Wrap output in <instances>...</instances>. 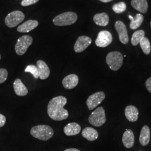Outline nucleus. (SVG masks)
Masks as SVG:
<instances>
[{"mask_svg":"<svg viewBox=\"0 0 151 151\" xmlns=\"http://www.w3.org/2000/svg\"><path fill=\"white\" fill-rule=\"evenodd\" d=\"M67 103V99L63 96L53 98L48 103L47 113L49 116L55 121H61L67 119L68 111L64 106Z\"/></svg>","mask_w":151,"mask_h":151,"instance_id":"f257e3e1","label":"nucleus"},{"mask_svg":"<svg viewBox=\"0 0 151 151\" xmlns=\"http://www.w3.org/2000/svg\"><path fill=\"white\" fill-rule=\"evenodd\" d=\"M30 134L35 138L46 141L53 137L54 130L48 125H39L32 127L30 130Z\"/></svg>","mask_w":151,"mask_h":151,"instance_id":"f03ea898","label":"nucleus"},{"mask_svg":"<svg viewBox=\"0 0 151 151\" xmlns=\"http://www.w3.org/2000/svg\"><path fill=\"white\" fill-rule=\"evenodd\" d=\"M78 18L77 15L73 12H65L55 16L53 22L56 26H68L75 23Z\"/></svg>","mask_w":151,"mask_h":151,"instance_id":"7ed1b4c3","label":"nucleus"},{"mask_svg":"<svg viewBox=\"0 0 151 151\" xmlns=\"http://www.w3.org/2000/svg\"><path fill=\"white\" fill-rule=\"evenodd\" d=\"M106 62L111 70L116 71L119 70L123 65V56L119 52H111L106 55Z\"/></svg>","mask_w":151,"mask_h":151,"instance_id":"20e7f679","label":"nucleus"},{"mask_svg":"<svg viewBox=\"0 0 151 151\" xmlns=\"http://www.w3.org/2000/svg\"><path fill=\"white\" fill-rule=\"evenodd\" d=\"M88 122L93 126L99 127L106 122L105 111L103 107H99L95 109L90 115Z\"/></svg>","mask_w":151,"mask_h":151,"instance_id":"39448f33","label":"nucleus"},{"mask_svg":"<svg viewBox=\"0 0 151 151\" xmlns=\"http://www.w3.org/2000/svg\"><path fill=\"white\" fill-rule=\"evenodd\" d=\"M33 39L30 35H23L18 39L15 46L16 54L22 55L27 51L28 48L32 44Z\"/></svg>","mask_w":151,"mask_h":151,"instance_id":"423d86ee","label":"nucleus"},{"mask_svg":"<svg viewBox=\"0 0 151 151\" xmlns=\"http://www.w3.org/2000/svg\"><path fill=\"white\" fill-rule=\"evenodd\" d=\"M25 15L20 11H12L9 13L5 19L6 25L7 27L12 28L15 27L24 21Z\"/></svg>","mask_w":151,"mask_h":151,"instance_id":"0eeeda50","label":"nucleus"},{"mask_svg":"<svg viewBox=\"0 0 151 151\" xmlns=\"http://www.w3.org/2000/svg\"><path fill=\"white\" fill-rule=\"evenodd\" d=\"M105 99V94L104 92L99 91L90 95L87 99L86 104L90 110L96 108Z\"/></svg>","mask_w":151,"mask_h":151,"instance_id":"6e6552de","label":"nucleus"},{"mask_svg":"<svg viewBox=\"0 0 151 151\" xmlns=\"http://www.w3.org/2000/svg\"><path fill=\"white\" fill-rule=\"evenodd\" d=\"M112 41L113 37L111 34L108 31L103 30L99 32L95 44L99 47L105 48L111 43Z\"/></svg>","mask_w":151,"mask_h":151,"instance_id":"1a4fd4ad","label":"nucleus"},{"mask_svg":"<svg viewBox=\"0 0 151 151\" xmlns=\"http://www.w3.org/2000/svg\"><path fill=\"white\" fill-rule=\"evenodd\" d=\"M91 38L87 36H81L78 37L74 45V50L76 53H81L91 44Z\"/></svg>","mask_w":151,"mask_h":151,"instance_id":"9d476101","label":"nucleus"},{"mask_svg":"<svg viewBox=\"0 0 151 151\" xmlns=\"http://www.w3.org/2000/svg\"><path fill=\"white\" fill-rule=\"evenodd\" d=\"M115 27L118 33L120 41L122 43L127 44L129 42L127 29L124 23L121 21H117L115 24Z\"/></svg>","mask_w":151,"mask_h":151,"instance_id":"9b49d317","label":"nucleus"},{"mask_svg":"<svg viewBox=\"0 0 151 151\" xmlns=\"http://www.w3.org/2000/svg\"><path fill=\"white\" fill-rule=\"evenodd\" d=\"M79 81L78 77L75 74H70L67 76L62 81L63 86L65 89L70 90L77 86Z\"/></svg>","mask_w":151,"mask_h":151,"instance_id":"f8f14e48","label":"nucleus"},{"mask_svg":"<svg viewBox=\"0 0 151 151\" xmlns=\"http://www.w3.org/2000/svg\"><path fill=\"white\" fill-rule=\"evenodd\" d=\"M39 22L37 20H29L19 25L17 28V31L20 32H29L37 27Z\"/></svg>","mask_w":151,"mask_h":151,"instance_id":"ddd939ff","label":"nucleus"},{"mask_svg":"<svg viewBox=\"0 0 151 151\" xmlns=\"http://www.w3.org/2000/svg\"><path fill=\"white\" fill-rule=\"evenodd\" d=\"M37 66L39 70V78L43 80L48 78L50 75V69L45 62L42 60H38Z\"/></svg>","mask_w":151,"mask_h":151,"instance_id":"4468645a","label":"nucleus"},{"mask_svg":"<svg viewBox=\"0 0 151 151\" xmlns=\"http://www.w3.org/2000/svg\"><path fill=\"white\" fill-rule=\"evenodd\" d=\"M139 111L134 106L129 105L125 109V115L126 118L129 122H134L138 119Z\"/></svg>","mask_w":151,"mask_h":151,"instance_id":"2eb2a0df","label":"nucleus"},{"mask_svg":"<svg viewBox=\"0 0 151 151\" xmlns=\"http://www.w3.org/2000/svg\"><path fill=\"white\" fill-rule=\"evenodd\" d=\"M13 86L14 91L17 96H24L27 95L28 90L20 79H16L14 82Z\"/></svg>","mask_w":151,"mask_h":151,"instance_id":"dca6fc26","label":"nucleus"},{"mask_svg":"<svg viewBox=\"0 0 151 151\" xmlns=\"http://www.w3.org/2000/svg\"><path fill=\"white\" fill-rule=\"evenodd\" d=\"M122 142L127 148L133 147L134 145V135L132 130L127 129L123 133Z\"/></svg>","mask_w":151,"mask_h":151,"instance_id":"f3484780","label":"nucleus"},{"mask_svg":"<svg viewBox=\"0 0 151 151\" xmlns=\"http://www.w3.org/2000/svg\"><path fill=\"white\" fill-rule=\"evenodd\" d=\"M81 130V126L79 124L73 122L65 126L64 128V133L67 136L76 135L80 133Z\"/></svg>","mask_w":151,"mask_h":151,"instance_id":"a211bd4d","label":"nucleus"},{"mask_svg":"<svg viewBox=\"0 0 151 151\" xmlns=\"http://www.w3.org/2000/svg\"><path fill=\"white\" fill-rule=\"evenodd\" d=\"M151 132L149 127L147 125H145L142 128L139 136V142L140 145L146 146L148 145L150 141Z\"/></svg>","mask_w":151,"mask_h":151,"instance_id":"6ab92c4d","label":"nucleus"},{"mask_svg":"<svg viewBox=\"0 0 151 151\" xmlns=\"http://www.w3.org/2000/svg\"><path fill=\"white\" fill-rule=\"evenodd\" d=\"M131 5L141 13L145 14L148 10V2L147 0H132Z\"/></svg>","mask_w":151,"mask_h":151,"instance_id":"aec40b11","label":"nucleus"},{"mask_svg":"<svg viewBox=\"0 0 151 151\" xmlns=\"http://www.w3.org/2000/svg\"><path fill=\"white\" fill-rule=\"evenodd\" d=\"M82 135L83 138L89 141H94L97 139L99 133L97 130L91 127H86L82 132Z\"/></svg>","mask_w":151,"mask_h":151,"instance_id":"412c9836","label":"nucleus"},{"mask_svg":"<svg viewBox=\"0 0 151 151\" xmlns=\"http://www.w3.org/2000/svg\"><path fill=\"white\" fill-rule=\"evenodd\" d=\"M93 21L99 26L106 27L109 24V17L105 12L96 14L93 16Z\"/></svg>","mask_w":151,"mask_h":151,"instance_id":"4be33fe9","label":"nucleus"},{"mask_svg":"<svg viewBox=\"0 0 151 151\" xmlns=\"http://www.w3.org/2000/svg\"><path fill=\"white\" fill-rule=\"evenodd\" d=\"M128 17L131 20L130 23V28L133 30H135L139 27L144 20V16L141 14H137L135 17L129 15Z\"/></svg>","mask_w":151,"mask_h":151,"instance_id":"5701e85b","label":"nucleus"},{"mask_svg":"<svg viewBox=\"0 0 151 151\" xmlns=\"http://www.w3.org/2000/svg\"><path fill=\"white\" fill-rule=\"evenodd\" d=\"M145 32L143 30H139L138 31H136L133 33L132 39H131V43L134 46L137 45L138 44H139L141 40L145 37Z\"/></svg>","mask_w":151,"mask_h":151,"instance_id":"b1692460","label":"nucleus"},{"mask_svg":"<svg viewBox=\"0 0 151 151\" xmlns=\"http://www.w3.org/2000/svg\"><path fill=\"white\" fill-rule=\"evenodd\" d=\"M140 47L142 49L143 53L146 55H148L151 52V45L150 40L148 38L144 37L139 43Z\"/></svg>","mask_w":151,"mask_h":151,"instance_id":"393cba45","label":"nucleus"},{"mask_svg":"<svg viewBox=\"0 0 151 151\" xmlns=\"http://www.w3.org/2000/svg\"><path fill=\"white\" fill-rule=\"evenodd\" d=\"M25 72L32 73L33 77L36 79H38L39 78L38 67L35 65H28L25 69Z\"/></svg>","mask_w":151,"mask_h":151,"instance_id":"a878e982","label":"nucleus"},{"mask_svg":"<svg viewBox=\"0 0 151 151\" xmlns=\"http://www.w3.org/2000/svg\"><path fill=\"white\" fill-rule=\"evenodd\" d=\"M113 10L116 14H121L126 10L127 6L123 2H120L119 3L114 4L112 7Z\"/></svg>","mask_w":151,"mask_h":151,"instance_id":"bb28decb","label":"nucleus"},{"mask_svg":"<svg viewBox=\"0 0 151 151\" xmlns=\"http://www.w3.org/2000/svg\"><path fill=\"white\" fill-rule=\"evenodd\" d=\"M8 76V72L5 68H0V84L5 82Z\"/></svg>","mask_w":151,"mask_h":151,"instance_id":"cd10ccee","label":"nucleus"},{"mask_svg":"<svg viewBox=\"0 0 151 151\" xmlns=\"http://www.w3.org/2000/svg\"><path fill=\"white\" fill-rule=\"evenodd\" d=\"M39 1V0H22L21 5L23 7H27L37 3Z\"/></svg>","mask_w":151,"mask_h":151,"instance_id":"c85d7f7f","label":"nucleus"},{"mask_svg":"<svg viewBox=\"0 0 151 151\" xmlns=\"http://www.w3.org/2000/svg\"><path fill=\"white\" fill-rule=\"evenodd\" d=\"M6 122V118L5 116L4 115L0 114V128L5 125Z\"/></svg>","mask_w":151,"mask_h":151,"instance_id":"c756f323","label":"nucleus"},{"mask_svg":"<svg viewBox=\"0 0 151 151\" xmlns=\"http://www.w3.org/2000/svg\"><path fill=\"white\" fill-rule=\"evenodd\" d=\"M146 87L147 90L151 93V77L146 80Z\"/></svg>","mask_w":151,"mask_h":151,"instance_id":"7c9ffc66","label":"nucleus"},{"mask_svg":"<svg viewBox=\"0 0 151 151\" xmlns=\"http://www.w3.org/2000/svg\"><path fill=\"white\" fill-rule=\"evenodd\" d=\"M64 151H80L79 150L77 149V148H68L65 150Z\"/></svg>","mask_w":151,"mask_h":151,"instance_id":"2f4dec72","label":"nucleus"},{"mask_svg":"<svg viewBox=\"0 0 151 151\" xmlns=\"http://www.w3.org/2000/svg\"><path fill=\"white\" fill-rule=\"evenodd\" d=\"M99 1L102 2H104V3H108V2H111V1H112L113 0H99Z\"/></svg>","mask_w":151,"mask_h":151,"instance_id":"473e14b6","label":"nucleus"},{"mask_svg":"<svg viewBox=\"0 0 151 151\" xmlns=\"http://www.w3.org/2000/svg\"><path fill=\"white\" fill-rule=\"evenodd\" d=\"M1 59V55H0V60Z\"/></svg>","mask_w":151,"mask_h":151,"instance_id":"72a5a7b5","label":"nucleus"},{"mask_svg":"<svg viewBox=\"0 0 151 151\" xmlns=\"http://www.w3.org/2000/svg\"></svg>","mask_w":151,"mask_h":151,"instance_id":"f704fd0d","label":"nucleus"}]
</instances>
